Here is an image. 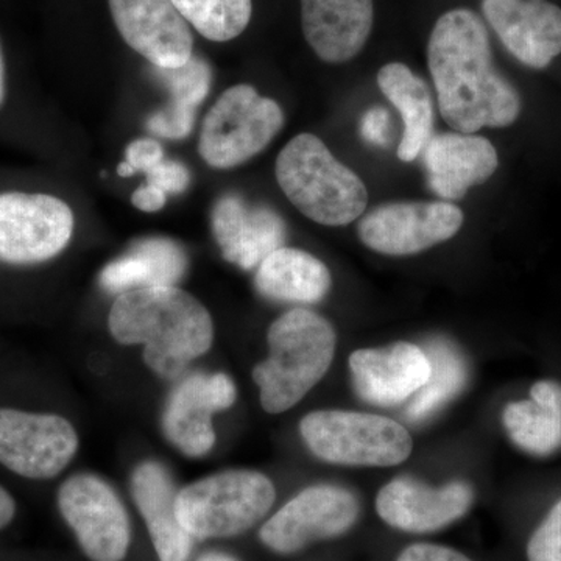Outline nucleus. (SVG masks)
Listing matches in <instances>:
<instances>
[{
  "label": "nucleus",
  "instance_id": "f257e3e1",
  "mask_svg": "<svg viewBox=\"0 0 561 561\" xmlns=\"http://www.w3.org/2000/svg\"><path fill=\"white\" fill-rule=\"evenodd\" d=\"M427 62L438 108L459 133L508 127L522 113V98L497 72L485 24L474 11H446L435 22Z\"/></svg>",
  "mask_w": 561,
  "mask_h": 561
},
{
  "label": "nucleus",
  "instance_id": "f03ea898",
  "mask_svg": "<svg viewBox=\"0 0 561 561\" xmlns=\"http://www.w3.org/2000/svg\"><path fill=\"white\" fill-rule=\"evenodd\" d=\"M108 328L121 345H142L147 367L164 379L179 378L214 342L208 309L175 286L121 294L111 306Z\"/></svg>",
  "mask_w": 561,
  "mask_h": 561
},
{
  "label": "nucleus",
  "instance_id": "7ed1b4c3",
  "mask_svg": "<svg viewBox=\"0 0 561 561\" xmlns=\"http://www.w3.org/2000/svg\"><path fill=\"white\" fill-rule=\"evenodd\" d=\"M267 342L268 357L254 367L253 379L264 411L283 413L324 378L337 339L330 321L319 313L291 309L273 321Z\"/></svg>",
  "mask_w": 561,
  "mask_h": 561
},
{
  "label": "nucleus",
  "instance_id": "20e7f679",
  "mask_svg": "<svg viewBox=\"0 0 561 561\" xmlns=\"http://www.w3.org/2000/svg\"><path fill=\"white\" fill-rule=\"evenodd\" d=\"M275 172L291 205L317 224L346 227L367 209L364 181L309 133L295 136L280 150Z\"/></svg>",
  "mask_w": 561,
  "mask_h": 561
},
{
  "label": "nucleus",
  "instance_id": "39448f33",
  "mask_svg": "<svg viewBox=\"0 0 561 561\" xmlns=\"http://www.w3.org/2000/svg\"><path fill=\"white\" fill-rule=\"evenodd\" d=\"M275 485L251 470H228L184 486L176 494V516L194 540L231 538L250 530L271 512Z\"/></svg>",
  "mask_w": 561,
  "mask_h": 561
},
{
  "label": "nucleus",
  "instance_id": "423d86ee",
  "mask_svg": "<svg viewBox=\"0 0 561 561\" xmlns=\"http://www.w3.org/2000/svg\"><path fill=\"white\" fill-rule=\"evenodd\" d=\"M302 440L319 459L345 467H394L412 454L402 424L371 413L317 411L300 423Z\"/></svg>",
  "mask_w": 561,
  "mask_h": 561
},
{
  "label": "nucleus",
  "instance_id": "0eeeda50",
  "mask_svg": "<svg viewBox=\"0 0 561 561\" xmlns=\"http://www.w3.org/2000/svg\"><path fill=\"white\" fill-rule=\"evenodd\" d=\"M283 125L278 103L262 98L251 84H236L203 119L198 153L210 168H236L261 153Z\"/></svg>",
  "mask_w": 561,
  "mask_h": 561
},
{
  "label": "nucleus",
  "instance_id": "6e6552de",
  "mask_svg": "<svg viewBox=\"0 0 561 561\" xmlns=\"http://www.w3.org/2000/svg\"><path fill=\"white\" fill-rule=\"evenodd\" d=\"M72 209L54 195L0 194V262L35 265L54 260L72 239Z\"/></svg>",
  "mask_w": 561,
  "mask_h": 561
},
{
  "label": "nucleus",
  "instance_id": "1a4fd4ad",
  "mask_svg": "<svg viewBox=\"0 0 561 561\" xmlns=\"http://www.w3.org/2000/svg\"><path fill=\"white\" fill-rule=\"evenodd\" d=\"M62 519L76 534L80 548L91 561H122L131 542L128 513L116 491L98 476L66 479L58 490Z\"/></svg>",
  "mask_w": 561,
  "mask_h": 561
},
{
  "label": "nucleus",
  "instance_id": "9d476101",
  "mask_svg": "<svg viewBox=\"0 0 561 561\" xmlns=\"http://www.w3.org/2000/svg\"><path fill=\"white\" fill-rule=\"evenodd\" d=\"M79 451V434L55 413L0 408V465L32 479L57 478Z\"/></svg>",
  "mask_w": 561,
  "mask_h": 561
},
{
  "label": "nucleus",
  "instance_id": "9b49d317",
  "mask_svg": "<svg viewBox=\"0 0 561 561\" xmlns=\"http://www.w3.org/2000/svg\"><path fill=\"white\" fill-rule=\"evenodd\" d=\"M359 502L348 490L316 485L302 490L261 527L262 545L290 556L312 542L346 534L359 518Z\"/></svg>",
  "mask_w": 561,
  "mask_h": 561
},
{
  "label": "nucleus",
  "instance_id": "f8f14e48",
  "mask_svg": "<svg viewBox=\"0 0 561 561\" xmlns=\"http://www.w3.org/2000/svg\"><path fill=\"white\" fill-rule=\"evenodd\" d=\"M463 225V213L449 202L386 203L362 217L360 241L376 253L411 256L449 241Z\"/></svg>",
  "mask_w": 561,
  "mask_h": 561
},
{
  "label": "nucleus",
  "instance_id": "ddd939ff",
  "mask_svg": "<svg viewBox=\"0 0 561 561\" xmlns=\"http://www.w3.org/2000/svg\"><path fill=\"white\" fill-rule=\"evenodd\" d=\"M122 38L154 68L186 65L194 55V36L172 0H108Z\"/></svg>",
  "mask_w": 561,
  "mask_h": 561
},
{
  "label": "nucleus",
  "instance_id": "4468645a",
  "mask_svg": "<svg viewBox=\"0 0 561 561\" xmlns=\"http://www.w3.org/2000/svg\"><path fill=\"white\" fill-rule=\"evenodd\" d=\"M238 398L228 375H192L172 391L162 413V431L184 456H206L216 445L214 413L230 409Z\"/></svg>",
  "mask_w": 561,
  "mask_h": 561
},
{
  "label": "nucleus",
  "instance_id": "2eb2a0df",
  "mask_svg": "<svg viewBox=\"0 0 561 561\" xmlns=\"http://www.w3.org/2000/svg\"><path fill=\"white\" fill-rule=\"evenodd\" d=\"M472 501L474 491L461 481L432 489L413 478H397L379 491L376 511L393 529L430 534L467 515Z\"/></svg>",
  "mask_w": 561,
  "mask_h": 561
},
{
  "label": "nucleus",
  "instance_id": "dca6fc26",
  "mask_svg": "<svg viewBox=\"0 0 561 561\" xmlns=\"http://www.w3.org/2000/svg\"><path fill=\"white\" fill-rule=\"evenodd\" d=\"M486 21L505 49L531 69L561 54V9L548 0H482Z\"/></svg>",
  "mask_w": 561,
  "mask_h": 561
},
{
  "label": "nucleus",
  "instance_id": "f3484780",
  "mask_svg": "<svg viewBox=\"0 0 561 561\" xmlns=\"http://www.w3.org/2000/svg\"><path fill=\"white\" fill-rule=\"evenodd\" d=\"M354 389L370 404L397 405L415 397L431 375L426 351L408 342L357 350L350 357Z\"/></svg>",
  "mask_w": 561,
  "mask_h": 561
},
{
  "label": "nucleus",
  "instance_id": "a211bd4d",
  "mask_svg": "<svg viewBox=\"0 0 561 561\" xmlns=\"http://www.w3.org/2000/svg\"><path fill=\"white\" fill-rule=\"evenodd\" d=\"M210 221L225 260L242 271L260 267L286 241V224L278 214L267 206L251 205L241 195H224L214 205Z\"/></svg>",
  "mask_w": 561,
  "mask_h": 561
},
{
  "label": "nucleus",
  "instance_id": "6ab92c4d",
  "mask_svg": "<svg viewBox=\"0 0 561 561\" xmlns=\"http://www.w3.org/2000/svg\"><path fill=\"white\" fill-rule=\"evenodd\" d=\"M421 153L432 191L445 202L461 201L470 187L489 181L500 165L493 144L467 133L432 135Z\"/></svg>",
  "mask_w": 561,
  "mask_h": 561
},
{
  "label": "nucleus",
  "instance_id": "aec40b11",
  "mask_svg": "<svg viewBox=\"0 0 561 561\" xmlns=\"http://www.w3.org/2000/svg\"><path fill=\"white\" fill-rule=\"evenodd\" d=\"M373 0H301L305 38L321 61L341 65L360 54L370 38Z\"/></svg>",
  "mask_w": 561,
  "mask_h": 561
},
{
  "label": "nucleus",
  "instance_id": "412c9836",
  "mask_svg": "<svg viewBox=\"0 0 561 561\" xmlns=\"http://www.w3.org/2000/svg\"><path fill=\"white\" fill-rule=\"evenodd\" d=\"M171 474L157 461H144L131 476V496L146 522L160 561H187L194 538L176 516Z\"/></svg>",
  "mask_w": 561,
  "mask_h": 561
},
{
  "label": "nucleus",
  "instance_id": "4be33fe9",
  "mask_svg": "<svg viewBox=\"0 0 561 561\" xmlns=\"http://www.w3.org/2000/svg\"><path fill=\"white\" fill-rule=\"evenodd\" d=\"M254 284L262 297L290 305H316L331 289L330 268L308 251H273L257 267Z\"/></svg>",
  "mask_w": 561,
  "mask_h": 561
},
{
  "label": "nucleus",
  "instance_id": "5701e85b",
  "mask_svg": "<svg viewBox=\"0 0 561 561\" xmlns=\"http://www.w3.org/2000/svg\"><path fill=\"white\" fill-rule=\"evenodd\" d=\"M378 84L391 105L400 111L404 133L398 158L415 161L434 135V102L430 88L402 62H389L378 72Z\"/></svg>",
  "mask_w": 561,
  "mask_h": 561
},
{
  "label": "nucleus",
  "instance_id": "b1692460",
  "mask_svg": "<svg viewBox=\"0 0 561 561\" xmlns=\"http://www.w3.org/2000/svg\"><path fill=\"white\" fill-rule=\"evenodd\" d=\"M512 442L534 456H549L561 446V386L535 383L530 400L511 402L502 413Z\"/></svg>",
  "mask_w": 561,
  "mask_h": 561
},
{
  "label": "nucleus",
  "instance_id": "393cba45",
  "mask_svg": "<svg viewBox=\"0 0 561 561\" xmlns=\"http://www.w3.org/2000/svg\"><path fill=\"white\" fill-rule=\"evenodd\" d=\"M154 76L171 92V102L150 117L147 128L151 135L165 139L187 138L194 128L197 108L209 94L213 72L208 62L192 55L180 68H154Z\"/></svg>",
  "mask_w": 561,
  "mask_h": 561
},
{
  "label": "nucleus",
  "instance_id": "a878e982",
  "mask_svg": "<svg viewBox=\"0 0 561 561\" xmlns=\"http://www.w3.org/2000/svg\"><path fill=\"white\" fill-rule=\"evenodd\" d=\"M424 351L431 360V375L409 405L408 420L412 423L430 419L448 404L463 390L468 378L467 362L453 343L434 339L427 342Z\"/></svg>",
  "mask_w": 561,
  "mask_h": 561
},
{
  "label": "nucleus",
  "instance_id": "bb28decb",
  "mask_svg": "<svg viewBox=\"0 0 561 561\" xmlns=\"http://www.w3.org/2000/svg\"><path fill=\"white\" fill-rule=\"evenodd\" d=\"M173 5L206 39L227 43L249 27L251 0H172Z\"/></svg>",
  "mask_w": 561,
  "mask_h": 561
},
{
  "label": "nucleus",
  "instance_id": "cd10ccee",
  "mask_svg": "<svg viewBox=\"0 0 561 561\" xmlns=\"http://www.w3.org/2000/svg\"><path fill=\"white\" fill-rule=\"evenodd\" d=\"M102 289L110 294H125L140 287H153L154 275L151 264L142 253L131 249L130 253L110 262L99 278Z\"/></svg>",
  "mask_w": 561,
  "mask_h": 561
},
{
  "label": "nucleus",
  "instance_id": "c85d7f7f",
  "mask_svg": "<svg viewBox=\"0 0 561 561\" xmlns=\"http://www.w3.org/2000/svg\"><path fill=\"white\" fill-rule=\"evenodd\" d=\"M153 268L154 286H175L187 268V256L179 243L165 238L142 239L133 245Z\"/></svg>",
  "mask_w": 561,
  "mask_h": 561
},
{
  "label": "nucleus",
  "instance_id": "c756f323",
  "mask_svg": "<svg viewBox=\"0 0 561 561\" xmlns=\"http://www.w3.org/2000/svg\"><path fill=\"white\" fill-rule=\"evenodd\" d=\"M527 560L561 561V500L531 535Z\"/></svg>",
  "mask_w": 561,
  "mask_h": 561
},
{
  "label": "nucleus",
  "instance_id": "7c9ffc66",
  "mask_svg": "<svg viewBox=\"0 0 561 561\" xmlns=\"http://www.w3.org/2000/svg\"><path fill=\"white\" fill-rule=\"evenodd\" d=\"M144 175L147 176V184L158 187L165 194H181L191 183L190 169L179 161H161Z\"/></svg>",
  "mask_w": 561,
  "mask_h": 561
},
{
  "label": "nucleus",
  "instance_id": "2f4dec72",
  "mask_svg": "<svg viewBox=\"0 0 561 561\" xmlns=\"http://www.w3.org/2000/svg\"><path fill=\"white\" fill-rule=\"evenodd\" d=\"M125 161L135 169V172L146 173L164 161V150L158 140L136 139L125 149Z\"/></svg>",
  "mask_w": 561,
  "mask_h": 561
},
{
  "label": "nucleus",
  "instance_id": "473e14b6",
  "mask_svg": "<svg viewBox=\"0 0 561 561\" xmlns=\"http://www.w3.org/2000/svg\"><path fill=\"white\" fill-rule=\"evenodd\" d=\"M390 116L386 108L376 106L364 114L360 122L362 138L376 147H386L390 139Z\"/></svg>",
  "mask_w": 561,
  "mask_h": 561
},
{
  "label": "nucleus",
  "instance_id": "72a5a7b5",
  "mask_svg": "<svg viewBox=\"0 0 561 561\" xmlns=\"http://www.w3.org/2000/svg\"><path fill=\"white\" fill-rule=\"evenodd\" d=\"M397 561H471L463 553L448 546L416 542L400 553Z\"/></svg>",
  "mask_w": 561,
  "mask_h": 561
},
{
  "label": "nucleus",
  "instance_id": "f704fd0d",
  "mask_svg": "<svg viewBox=\"0 0 561 561\" xmlns=\"http://www.w3.org/2000/svg\"><path fill=\"white\" fill-rule=\"evenodd\" d=\"M133 205L144 213H157L164 208L165 202H168V194L158 190V187L150 186V184H144L139 190L135 191L131 197Z\"/></svg>",
  "mask_w": 561,
  "mask_h": 561
},
{
  "label": "nucleus",
  "instance_id": "c9c22d12",
  "mask_svg": "<svg viewBox=\"0 0 561 561\" xmlns=\"http://www.w3.org/2000/svg\"><path fill=\"white\" fill-rule=\"evenodd\" d=\"M16 515V502L13 496L0 485V529L9 526Z\"/></svg>",
  "mask_w": 561,
  "mask_h": 561
},
{
  "label": "nucleus",
  "instance_id": "e433bc0d",
  "mask_svg": "<svg viewBox=\"0 0 561 561\" xmlns=\"http://www.w3.org/2000/svg\"><path fill=\"white\" fill-rule=\"evenodd\" d=\"M5 101V60H3L2 47H0V106Z\"/></svg>",
  "mask_w": 561,
  "mask_h": 561
},
{
  "label": "nucleus",
  "instance_id": "4c0bfd02",
  "mask_svg": "<svg viewBox=\"0 0 561 561\" xmlns=\"http://www.w3.org/2000/svg\"><path fill=\"white\" fill-rule=\"evenodd\" d=\"M198 561H238L234 557L227 556V553L209 552L202 556Z\"/></svg>",
  "mask_w": 561,
  "mask_h": 561
},
{
  "label": "nucleus",
  "instance_id": "58836bf2",
  "mask_svg": "<svg viewBox=\"0 0 561 561\" xmlns=\"http://www.w3.org/2000/svg\"><path fill=\"white\" fill-rule=\"evenodd\" d=\"M135 173V169H133L127 161H122L121 164L117 165V175L122 176V179H128V176H133Z\"/></svg>",
  "mask_w": 561,
  "mask_h": 561
}]
</instances>
